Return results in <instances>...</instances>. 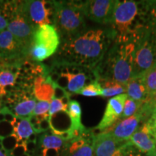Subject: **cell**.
<instances>
[{
    "label": "cell",
    "mask_w": 156,
    "mask_h": 156,
    "mask_svg": "<svg viewBox=\"0 0 156 156\" xmlns=\"http://www.w3.org/2000/svg\"><path fill=\"white\" fill-rule=\"evenodd\" d=\"M116 36L112 27L87 29L79 36L60 43L51 63L69 64L95 69Z\"/></svg>",
    "instance_id": "obj_1"
},
{
    "label": "cell",
    "mask_w": 156,
    "mask_h": 156,
    "mask_svg": "<svg viewBox=\"0 0 156 156\" xmlns=\"http://www.w3.org/2000/svg\"><path fill=\"white\" fill-rule=\"evenodd\" d=\"M156 25V1L117 0L111 27L121 41H139Z\"/></svg>",
    "instance_id": "obj_2"
},
{
    "label": "cell",
    "mask_w": 156,
    "mask_h": 156,
    "mask_svg": "<svg viewBox=\"0 0 156 156\" xmlns=\"http://www.w3.org/2000/svg\"><path fill=\"white\" fill-rule=\"evenodd\" d=\"M136 41L115 38L106 55L95 67L98 80H108L126 85L133 77L134 56Z\"/></svg>",
    "instance_id": "obj_3"
},
{
    "label": "cell",
    "mask_w": 156,
    "mask_h": 156,
    "mask_svg": "<svg viewBox=\"0 0 156 156\" xmlns=\"http://www.w3.org/2000/svg\"><path fill=\"white\" fill-rule=\"evenodd\" d=\"M54 26L60 41L79 36L87 30L84 1H54ZM60 42V43H61Z\"/></svg>",
    "instance_id": "obj_4"
},
{
    "label": "cell",
    "mask_w": 156,
    "mask_h": 156,
    "mask_svg": "<svg viewBox=\"0 0 156 156\" xmlns=\"http://www.w3.org/2000/svg\"><path fill=\"white\" fill-rule=\"evenodd\" d=\"M49 77L56 86L71 94H77L85 85L98 80L95 70L69 64L51 63Z\"/></svg>",
    "instance_id": "obj_5"
},
{
    "label": "cell",
    "mask_w": 156,
    "mask_h": 156,
    "mask_svg": "<svg viewBox=\"0 0 156 156\" xmlns=\"http://www.w3.org/2000/svg\"><path fill=\"white\" fill-rule=\"evenodd\" d=\"M2 7L7 21V29L29 54L35 28L25 12V1H2Z\"/></svg>",
    "instance_id": "obj_6"
},
{
    "label": "cell",
    "mask_w": 156,
    "mask_h": 156,
    "mask_svg": "<svg viewBox=\"0 0 156 156\" xmlns=\"http://www.w3.org/2000/svg\"><path fill=\"white\" fill-rule=\"evenodd\" d=\"M156 64V25L148 28L136 44L133 77L142 76Z\"/></svg>",
    "instance_id": "obj_7"
},
{
    "label": "cell",
    "mask_w": 156,
    "mask_h": 156,
    "mask_svg": "<svg viewBox=\"0 0 156 156\" xmlns=\"http://www.w3.org/2000/svg\"><path fill=\"white\" fill-rule=\"evenodd\" d=\"M155 110L145 102L140 110L133 116L118 120L114 125L103 132L110 134L118 140L128 141L132 134L138 129L142 123L148 120Z\"/></svg>",
    "instance_id": "obj_8"
},
{
    "label": "cell",
    "mask_w": 156,
    "mask_h": 156,
    "mask_svg": "<svg viewBox=\"0 0 156 156\" xmlns=\"http://www.w3.org/2000/svg\"><path fill=\"white\" fill-rule=\"evenodd\" d=\"M5 107L15 117L28 119L33 116L37 103L33 90L18 87L12 90L5 98Z\"/></svg>",
    "instance_id": "obj_9"
},
{
    "label": "cell",
    "mask_w": 156,
    "mask_h": 156,
    "mask_svg": "<svg viewBox=\"0 0 156 156\" xmlns=\"http://www.w3.org/2000/svg\"><path fill=\"white\" fill-rule=\"evenodd\" d=\"M26 14L36 29L43 25H54V3L47 0L25 1Z\"/></svg>",
    "instance_id": "obj_10"
},
{
    "label": "cell",
    "mask_w": 156,
    "mask_h": 156,
    "mask_svg": "<svg viewBox=\"0 0 156 156\" xmlns=\"http://www.w3.org/2000/svg\"><path fill=\"white\" fill-rule=\"evenodd\" d=\"M117 0H87L84 1L85 17L103 25L112 24Z\"/></svg>",
    "instance_id": "obj_11"
},
{
    "label": "cell",
    "mask_w": 156,
    "mask_h": 156,
    "mask_svg": "<svg viewBox=\"0 0 156 156\" xmlns=\"http://www.w3.org/2000/svg\"><path fill=\"white\" fill-rule=\"evenodd\" d=\"M29 54L9 31L0 33V59L8 63H17L28 58Z\"/></svg>",
    "instance_id": "obj_12"
},
{
    "label": "cell",
    "mask_w": 156,
    "mask_h": 156,
    "mask_svg": "<svg viewBox=\"0 0 156 156\" xmlns=\"http://www.w3.org/2000/svg\"><path fill=\"white\" fill-rule=\"evenodd\" d=\"M94 132L86 129L76 137L66 142L59 156H93Z\"/></svg>",
    "instance_id": "obj_13"
},
{
    "label": "cell",
    "mask_w": 156,
    "mask_h": 156,
    "mask_svg": "<svg viewBox=\"0 0 156 156\" xmlns=\"http://www.w3.org/2000/svg\"><path fill=\"white\" fill-rule=\"evenodd\" d=\"M60 42L59 36L54 25H43L35 29L32 46L46 51L51 56L57 51Z\"/></svg>",
    "instance_id": "obj_14"
},
{
    "label": "cell",
    "mask_w": 156,
    "mask_h": 156,
    "mask_svg": "<svg viewBox=\"0 0 156 156\" xmlns=\"http://www.w3.org/2000/svg\"><path fill=\"white\" fill-rule=\"evenodd\" d=\"M127 98V95L124 93L109 99L102 119L94 129H97L101 132L114 125L122 116L124 102Z\"/></svg>",
    "instance_id": "obj_15"
},
{
    "label": "cell",
    "mask_w": 156,
    "mask_h": 156,
    "mask_svg": "<svg viewBox=\"0 0 156 156\" xmlns=\"http://www.w3.org/2000/svg\"><path fill=\"white\" fill-rule=\"evenodd\" d=\"M20 62L8 63L1 60L0 62V101H2L12 90L17 87Z\"/></svg>",
    "instance_id": "obj_16"
},
{
    "label": "cell",
    "mask_w": 156,
    "mask_h": 156,
    "mask_svg": "<svg viewBox=\"0 0 156 156\" xmlns=\"http://www.w3.org/2000/svg\"><path fill=\"white\" fill-rule=\"evenodd\" d=\"M128 141L115 139L107 132H99L95 135L93 156H112L119 148Z\"/></svg>",
    "instance_id": "obj_17"
},
{
    "label": "cell",
    "mask_w": 156,
    "mask_h": 156,
    "mask_svg": "<svg viewBox=\"0 0 156 156\" xmlns=\"http://www.w3.org/2000/svg\"><path fill=\"white\" fill-rule=\"evenodd\" d=\"M147 120L143 122L138 129L132 134L129 141L142 153L151 154L156 152L155 139L150 132Z\"/></svg>",
    "instance_id": "obj_18"
},
{
    "label": "cell",
    "mask_w": 156,
    "mask_h": 156,
    "mask_svg": "<svg viewBox=\"0 0 156 156\" xmlns=\"http://www.w3.org/2000/svg\"><path fill=\"white\" fill-rule=\"evenodd\" d=\"M55 85L52 83L49 75H41L37 77L34 82L33 93L38 101L51 102L54 96Z\"/></svg>",
    "instance_id": "obj_19"
},
{
    "label": "cell",
    "mask_w": 156,
    "mask_h": 156,
    "mask_svg": "<svg viewBox=\"0 0 156 156\" xmlns=\"http://www.w3.org/2000/svg\"><path fill=\"white\" fill-rule=\"evenodd\" d=\"M126 94L136 101L145 103L149 98L143 75L132 77L126 84Z\"/></svg>",
    "instance_id": "obj_20"
},
{
    "label": "cell",
    "mask_w": 156,
    "mask_h": 156,
    "mask_svg": "<svg viewBox=\"0 0 156 156\" xmlns=\"http://www.w3.org/2000/svg\"><path fill=\"white\" fill-rule=\"evenodd\" d=\"M68 115L71 122L69 132L72 139L79 136L85 129L82 123V108L77 101L70 100L68 106Z\"/></svg>",
    "instance_id": "obj_21"
},
{
    "label": "cell",
    "mask_w": 156,
    "mask_h": 156,
    "mask_svg": "<svg viewBox=\"0 0 156 156\" xmlns=\"http://www.w3.org/2000/svg\"><path fill=\"white\" fill-rule=\"evenodd\" d=\"M11 125L13 128V134L18 141V145H24L29 137L35 133L28 119L15 117L14 121L11 123Z\"/></svg>",
    "instance_id": "obj_22"
},
{
    "label": "cell",
    "mask_w": 156,
    "mask_h": 156,
    "mask_svg": "<svg viewBox=\"0 0 156 156\" xmlns=\"http://www.w3.org/2000/svg\"><path fill=\"white\" fill-rule=\"evenodd\" d=\"M102 88L101 96L104 98L115 97L126 93V85L108 80H98Z\"/></svg>",
    "instance_id": "obj_23"
},
{
    "label": "cell",
    "mask_w": 156,
    "mask_h": 156,
    "mask_svg": "<svg viewBox=\"0 0 156 156\" xmlns=\"http://www.w3.org/2000/svg\"><path fill=\"white\" fill-rule=\"evenodd\" d=\"M70 95L66 93L61 97L54 98L50 103L49 117L59 112H67L70 101Z\"/></svg>",
    "instance_id": "obj_24"
},
{
    "label": "cell",
    "mask_w": 156,
    "mask_h": 156,
    "mask_svg": "<svg viewBox=\"0 0 156 156\" xmlns=\"http://www.w3.org/2000/svg\"><path fill=\"white\" fill-rule=\"evenodd\" d=\"M50 103L48 101H38L35 107L32 117L37 122L40 123L44 120L49 119Z\"/></svg>",
    "instance_id": "obj_25"
},
{
    "label": "cell",
    "mask_w": 156,
    "mask_h": 156,
    "mask_svg": "<svg viewBox=\"0 0 156 156\" xmlns=\"http://www.w3.org/2000/svg\"><path fill=\"white\" fill-rule=\"evenodd\" d=\"M112 156H148V155L142 153L129 140L119 148Z\"/></svg>",
    "instance_id": "obj_26"
},
{
    "label": "cell",
    "mask_w": 156,
    "mask_h": 156,
    "mask_svg": "<svg viewBox=\"0 0 156 156\" xmlns=\"http://www.w3.org/2000/svg\"><path fill=\"white\" fill-rule=\"evenodd\" d=\"M143 103V102L136 101L128 97L124 102V108H123L122 116H121L119 119H124L129 118V117L133 116L140 110Z\"/></svg>",
    "instance_id": "obj_27"
},
{
    "label": "cell",
    "mask_w": 156,
    "mask_h": 156,
    "mask_svg": "<svg viewBox=\"0 0 156 156\" xmlns=\"http://www.w3.org/2000/svg\"><path fill=\"white\" fill-rule=\"evenodd\" d=\"M143 80L150 97L156 91V64L146 72Z\"/></svg>",
    "instance_id": "obj_28"
},
{
    "label": "cell",
    "mask_w": 156,
    "mask_h": 156,
    "mask_svg": "<svg viewBox=\"0 0 156 156\" xmlns=\"http://www.w3.org/2000/svg\"><path fill=\"white\" fill-rule=\"evenodd\" d=\"M101 93H102V88L98 81L95 80L85 85L77 94L86 97H95L101 96Z\"/></svg>",
    "instance_id": "obj_29"
},
{
    "label": "cell",
    "mask_w": 156,
    "mask_h": 156,
    "mask_svg": "<svg viewBox=\"0 0 156 156\" xmlns=\"http://www.w3.org/2000/svg\"><path fill=\"white\" fill-rule=\"evenodd\" d=\"M147 122L151 135L153 136L154 139H156V109L148 119Z\"/></svg>",
    "instance_id": "obj_30"
},
{
    "label": "cell",
    "mask_w": 156,
    "mask_h": 156,
    "mask_svg": "<svg viewBox=\"0 0 156 156\" xmlns=\"http://www.w3.org/2000/svg\"><path fill=\"white\" fill-rule=\"evenodd\" d=\"M7 21L4 15L2 7V1H0V33L7 30Z\"/></svg>",
    "instance_id": "obj_31"
},
{
    "label": "cell",
    "mask_w": 156,
    "mask_h": 156,
    "mask_svg": "<svg viewBox=\"0 0 156 156\" xmlns=\"http://www.w3.org/2000/svg\"><path fill=\"white\" fill-rule=\"evenodd\" d=\"M145 103L151 108L154 109V110L156 109V91L148 98V99L145 101Z\"/></svg>",
    "instance_id": "obj_32"
},
{
    "label": "cell",
    "mask_w": 156,
    "mask_h": 156,
    "mask_svg": "<svg viewBox=\"0 0 156 156\" xmlns=\"http://www.w3.org/2000/svg\"><path fill=\"white\" fill-rule=\"evenodd\" d=\"M0 156H9V153L4 149L2 144H0Z\"/></svg>",
    "instance_id": "obj_33"
},
{
    "label": "cell",
    "mask_w": 156,
    "mask_h": 156,
    "mask_svg": "<svg viewBox=\"0 0 156 156\" xmlns=\"http://www.w3.org/2000/svg\"><path fill=\"white\" fill-rule=\"evenodd\" d=\"M148 156H156V152H154V153H153L149 154Z\"/></svg>",
    "instance_id": "obj_34"
},
{
    "label": "cell",
    "mask_w": 156,
    "mask_h": 156,
    "mask_svg": "<svg viewBox=\"0 0 156 156\" xmlns=\"http://www.w3.org/2000/svg\"><path fill=\"white\" fill-rule=\"evenodd\" d=\"M155 147H156V139H155Z\"/></svg>",
    "instance_id": "obj_35"
},
{
    "label": "cell",
    "mask_w": 156,
    "mask_h": 156,
    "mask_svg": "<svg viewBox=\"0 0 156 156\" xmlns=\"http://www.w3.org/2000/svg\"><path fill=\"white\" fill-rule=\"evenodd\" d=\"M1 103H2V101H0V106H1Z\"/></svg>",
    "instance_id": "obj_36"
},
{
    "label": "cell",
    "mask_w": 156,
    "mask_h": 156,
    "mask_svg": "<svg viewBox=\"0 0 156 156\" xmlns=\"http://www.w3.org/2000/svg\"><path fill=\"white\" fill-rule=\"evenodd\" d=\"M0 62H1V59H0Z\"/></svg>",
    "instance_id": "obj_37"
}]
</instances>
